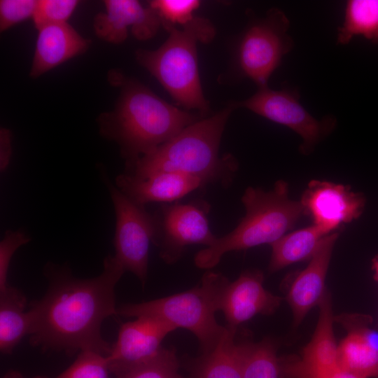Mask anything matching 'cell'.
Returning <instances> with one entry per match:
<instances>
[{"instance_id":"cell-1","label":"cell","mask_w":378,"mask_h":378,"mask_svg":"<svg viewBox=\"0 0 378 378\" xmlns=\"http://www.w3.org/2000/svg\"><path fill=\"white\" fill-rule=\"evenodd\" d=\"M125 272L111 255L104 258L101 274L91 279L74 277L66 266L47 264L48 290L29 307L31 343L70 355L93 350L108 356L111 345L101 327L117 313L115 288Z\"/></svg>"},{"instance_id":"cell-2","label":"cell","mask_w":378,"mask_h":378,"mask_svg":"<svg viewBox=\"0 0 378 378\" xmlns=\"http://www.w3.org/2000/svg\"><path fill=\"white\" fill-rule=\"evenodd\" d=\"M115 108L98 118L100 134L118 144L125 169L203 118L167 102L140 82L120 80Z\"/></svg>"},{"instance_id":"cell-3","label":"cell","mask_w":378,"mask_h":378,"mask_svg":"<svg viewBox=\"0 0 378 378\" xmlns=\"http://www.w3.org/2000/svg\"><path fill=\"white\" fill-rule=\"evenodd\" d=\"M234 109L230 103L216 114L202 118L153 152L139 158L125 174L146 178L156 173L175 172L201 179L204 184H228L238 168L231 154L219 156L227 120Z\"/></svg>"},{"instance_id":"cell-4","label":"cell","mask_w":378,"mask_h":378,"mask_svg":"<svg viewBox=\"0 0 378 378\" xmlns=\"http://www.w3.org/2000/svg\"><path fill=\"white\" fill-rule=\"evenodd\" d=\"M169 36L158 49H139L136 59L185 110L205 114L209 102L205 99L199 74L197 44L211 42L216 35L211 22L195 17L183 27L164 28Z\"/></svg>"},{"instance_id":"cell-5","label":"cell","mask_w":378,"mask_h":378,"mask_svg":"<svg viewBox=\"0 0 378 378\" xmlns=\"http://www.w3.org/2000/svg\"><path fill=\"white\" fill-rule=\"evenodd\" d=\"M241 202L245 215L237 226L227 234L218 237L209 247L200 251L195 263L201 269L216 265L230 251L248 249L277 241L288 232L304 214L300 201L289 198L288 184L276 181L269 190L249 187Z\"/></svg>"},{"instance_id":"cell-6","label":"cell","mask_w":378,"mask_h":378,"mask_svg":"<svg viewBox=\"0 0 378 378\" xmlns=\"http://www.w3.org/2000/svg\"><path fill=\"white\" fill-rule=\"evenodd\" d=\"M230 281L222 274L206 272L200 285L175 295L117 307L116 314L136 318L150 316L176 329L182 328L197 338L202 354L214 350L226 332L215 313L220 311L223 291Z\"/></svg>"},{"instance_id":"cell-7","label":"cell","mask_w":378,"mask_h":378,"mask_svg":"<svg viewBox=\"0 0 378 378\" xmlns=\"http://www.w3.org/2000/svg\"><path fill=\"white\" fill-rule=\"evenodd\" d=\"M290 20L278 8L262 17L251 13L233 48V69L238 78L252 80L258 88L268 86L272 74L293 48Z\"/></svg>"},{"instance_id":"cell-8","label":"cell","mask_w":378,"mask_h":378,"mask_svg":"<svg viewBox=\"0 0 378 378\" xmlns=\"http://www.w3.org/2000/svg\"><path fill=\"white\" fill-rule=\"evenodd\" d=\"M300 97L295 88L272 90L266 86L258 88L250 97L231 104L234 109L244 108L292 130L302 139L300 153L309 155L334 130L337 120L333 115L314 118L300 103Z\"/></svg>"},{"instance_id":"cell-9","label":"cell","mask_w":378,"mask_h":378,"mask_svg":"<svg viewBox=\"0 0 378 378\" xmlns=\"http://www.w3.org/2000/svg\"><path fill=\"white\" fill-rule=\"evenodd\" d=\"M102 176L115 216L113 256L125 271L133 273L144 284L148 274L150 245L155 234L154 216L144 206L121 192L111 183L105 171H102Z\"/></svg>"},{"instance_id":"cell-10","label":"cell","mask_w":378,"mask_h":378,"mask_svg":"<svg viewBox=\"0 0 378 378\" xmlns=\"http://www.w3.org/2000/svg\"><path fill=\"white\" fill-rule=\"evenodd\" d=\"M206 202L166 204L154 214L153 244L167 263L176 262L185 248L191 244L211 246L218 238L210 230Z\"/></svg>"},{"instance_id":"cell-11","label":"cell","mask_w":378,"mask_h":378,"mask_svg":"<svg viewBox=\"0 0 378 378\" xmlns=\"http://www.w3.org/2000/svg\"><path fill=\"white\" fill-rule=\"evenodd\" d=\"M300 201L304 215L329 233L358 218L366 202L363 193L347 186L318 180L309 183Z\"/></svg>"},{"instance_id":"cell-12","label":"cell","mask_w":378,"mask_h":378,"mask_svg":"<svg viewBox=\"0 0 378 378\" xmlns=\"http://www.w3.org/2000/svg\"><path fill=\"white\" fill-rule=\"evenodd\" d=\"M176 328L156 318L141 316L120 325L108 358L115 376L144 363L162 349V340Z\"/></svg>"},{"instance_id":"cell-13","label":"cell","mask_w":378,"mask_h":378,"mask_svg":"<svg viewBox=\"0 0 378 378\" xmlns=\"http://www.w3.org/2000/svg\"><path fill=\"white\" fill-rule=\"evenodd\" d=\"M318 307L315 331L310 342L302 349L301 357L293 360L279 359L281 378H314L340 368L338 344L332 328L335 316L328 290Z\"/></svg>"},{"instance_id":"cell-14","label":"cell","mask_w":378,"mask_h":378,"mask_svg":"<svg viewBox=\"0 0 378 378\" xmlns=\"http://www.w3.org/2000/svg\"><path fill=\"white\" fill-rule=\"evenodd\" d=\"M264 276L259 270H246L225 287L220 302L226 327L237 330L238 326L257 314H270L279 307L282 298L267 290Z\"/></svg>"},{"instance_id":"cell-15","label":"cell","mask_w":378,"mask_h":378,"mask_svg":"<svg viewBox=\"0 0 378 378\" xmlns=\"http://www.w3.org/2000/svg\"><path fill=\"white\" fill-rule=\"evenodd\" d=\"M105 13L94 18L93 27L101 39L115 44L121 43L128 36L130 29L134 36L141 41L153 37L158 32L161 20L150 6L144 7L135 0H106Z\"/></svg>"},{"instance_id":"cell-16","label":"cell","mask_w":378,"mask_h":378,"mask_svg":"<svg viewBox=\"0 0 378 378\" xmlns=\"http://www.w3.org/2000/svg\"><path fill=\"white\" fill-rule=\"evenodd\" d=\"M334 320L346 330L338 344L340 368L363 378H378V334L370 328L372 318L344 314Z\"/></svg>"},{"instance_id":"cell-17","label":"cell","mask_w":378,"mask_h":378,"mask_svg":"<svg viewBox=\"0 0 378 378\" xmlns=\"http://www.w3.org/2000/svg\"><path fill=\"white\" fill-rule=\"evenodd\" d=\"M339 235L340 232L336 231L322 239L307 266L297 274L288 288L286 300L295 325L300 324L310 309L319 304L327 290L326 278Z\"/></svg>"},{"instance_id":"cell-18","label":"cell","mask_w":378,"mask_h":378,"mask_svg":"<svg viewBox=\"0 0 378 378\" xmlns=\"http://www.w3.org/2000/svg\"><path fill=\"white\" fill-rule=\"evenodd\" d=\"M117 188L136 203L145 206L150 202L170 203L204 186L197 177L188 174L163 172L146 178H137L122 173L115 178Z\"/></svg>"},{"instance_id":"cell-19","label":"cell","mask_w":378,"mask_h":378,"mask_svg":"<svg viewBox=\"0 0 378 378\" xmlns=\"http://www.w3.org/2000/svg\"><path fill=\"white\" fill-rule=\"evenodd\" d=\"M30 69V76L38 78L52 68L85 52L89 41L67 22L49 24L39 29Z\"/></svg>"},{"instance_id":"cell-20","label":"cell","mask_w":378,"mask_h":378,"mask_svg":"<svg viewBox=\"0 0 378 378\" xmlns=\"http://www.w3.org/2000/svg\"><path fill=\"white\" fill-rule=\"evenodd\" d=\"M32 318L27 299L18 288L8 285L0 290V351L10 354L20 341L30 335Z\"/></svg>"},{"instance_id":"cell-21","label":"cell","mask_w":378,"mask_h":378,"mask_svg":"<svg viewBox=\"0 0 378 378\" xmlns=\"http://www.w3.org/2000/svg\"><path fill=\"white\" fill-rule=\"evenodd\" d=\"M329 234L314 224L286 234L271 244L269 271L275 272L293 263L310 260L322 239Z\"/></svg>"},{"instance_id":"cell-22","label":"cell","mask_w":378,"mask_h":378,"mask_svg":"<svg viewBox=\"0 0 378 378\" xmlns=\"http://www.w3.org/2000/svg\"><path fill=\"white\" fill-rule=\"evenodd\" d=\"M226 328L217 346L196 360L192 378H241L237 331Z\"/></svg>"},{"instance_id":"cell-23","label":"cell","mask_w":378,"mask_h":378,"mask_svg":"<svg viewBox=\"0 0 378 378\" xmlns=\"http://www.w3.org/2000/svg\"><path fill=\"white\" fill-rule=\"evenodd\" d=\"M357 36L378 44V0L346 2L343 22L337 28L336 43L346 45Z\"/></svg>"},{"instance_id":"cell-24","label":"cell","mask_w":378,"mask_h":378,"mask_svg":"<svg viewBox=\"0 0 378 378\" xmlns=\"http://www.w3.org/2000/svg\"><path fill=\"white\" fill-rule=\"evenodd\" d=\"M238 346L241 378H281L276 345L272 340L238 342Z\"/></svg>"},{"instance_id":"cell-25","label":"cell","mask_w":378,"mask_h":378,"mask_svg":"<svg viewBox=\"0 0 378 378\" xmlns=\"http://www.w3.org/2000/svg\"><path fill=\"white\" fill-rule=\"evenodd\" d=\"M178 368L175 351L162 348L152 358L115 375V378H184Z\"/></svg>"},{"instance_id":"cell-26","label":"cell","mask_w":378,"mask_h":378,"mask_svg":"<svg viewBox=\"0 0 378 378\" xmlns=\"http://www.w3.org/2000/svg\"><path fill=\"white\" fill-rule=\"evenodd\" d=\"M111 374L106 355L93 350H83L66 370L54 378H111Z\"/></svg>"},{"instance_id":"cell-27","label":"cell","mask_w":378,"mask_h":378,"mask_svg":"<svg viewBox=\"0 0 378 378\" xmlns=\"http://www.w3.org/2000/svg\"><path fill=\"white\" fill-rule=\"evenodd\" d=\"M201 5L198 0H153L149 6L158 15L162 26L183 27L192 21Z\"/></svg>"},{"instance_id":"cell-28","label":"cell","mask_w":378,"mask_h":378,"mask_svg":"<svg viewBox=\"0 0 378 378\" xmlns=\"http://www.w3.org/2000/svg\"><path fill=\"white\" fill-rule=\"evenodd\" d=\"M79 1L77 0H38L32 19L38 30L49 24L67 22Z\"/></svg>"},{"instance_id":"cell-29","label":"cell","mask_w":378,"mask_h":378,"mask_svg":"<svg viewBox=\"0 0 378 378\" xmlns=\"http://www.w3.org/2000/svg\"><path fill=\"white\" fill-rule=\"evenodd\" d=\"M31 237L22 230H7L0 241V290L8 285L10 263L15 251L31 241Z\"/></svg>"},{"instance_id":"cell-30","label":"cell","mask_w":378,"mask_h":378,"mask_svg":"<svg viewBox=\"0 0 378 378\" xmlns=\"http://www.w3.org/2000/svg\"><path fill=\"white\" fill-rule=\"evenodd\" d=\"M36 4V0H1V31H4L30 17L32 18Z\"/></svg>"},{"instance_id":"cell-31","label":"cell","mask_w":378,"mask_h":378,"mask_svg":"<svg viewBox=\"0 0 378 378\" xmlns=\"http://www.w3.org/2000/svg\"><path fill=\"white\" fill-rule=\"evenodd\" d=\"M12 155L11 132L5 127L0 130V171L4 172L8 168Z\"/></svg>"},{"instance_id":"cell-32","label":"cell","mask_w":378,"mask_h":378,"mask_svg":"<svg viewBox=\"0 0 378 378\" xmlns=\"http://www.w3.org/2000/svg\"><path fill=\"white\" fill-rule=\"evenodd\" d=\"M314 378H363L342 368H337L328 372L324 373Z\"/></svg>"},{"instance_id":"cell-33","label":"cell","mask_w":378,"mask_h":378,"mask_svg":"<svg viewBox=\"0 0 378 378\" xmlns=\"http://www.w3.org/2000/svg\"><path fill=\"white\" fill-rule=\"evenodd\" d=\"M372 269L374 272V279L378 281V255L372 260Z\"/></svg>"},{"instance_id":"cell-34","label":"cell","mask_w":378,"mask_h":378,"mask_svg":"<svg viewBox=\"0 0 378 378\" xmlns=\"http://www.w3.org/2000/svg\"><path fill=\"white\" fill-rule=\"evenodd\" d=\"M4 378H27V377H23L19 372H10L8 373L7 374H6L4 377ZM33 378H47V377L38 376V377H34Z\"/></svg>"}]
</instances>
